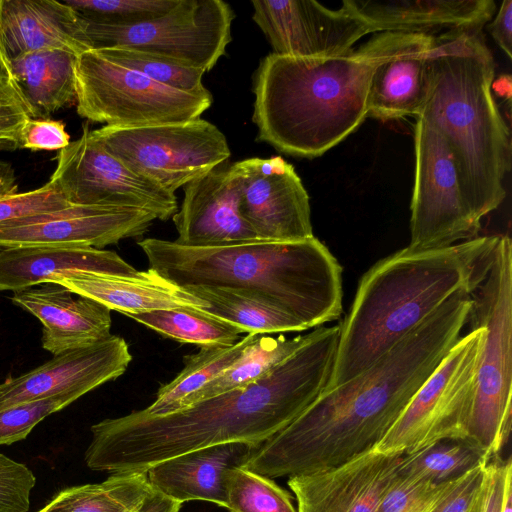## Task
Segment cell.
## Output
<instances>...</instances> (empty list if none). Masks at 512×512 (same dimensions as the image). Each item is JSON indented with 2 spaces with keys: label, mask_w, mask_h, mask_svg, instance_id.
Instances as JSON below:
<instances>
[{
  "label": "cell",
  "mask_w": 512,
  "mask_h": 512,
  "mask_svg": "<svg viewBox=\"0 0 512 512\" xmlns=\"http://www.w3.org/2000/svg\"><path fill=\"white\" fill-rule=\"evenodd\" d=\"M471 300L468 323L483 327L484 333L466 439L492 459L511 430L512 242L508 235H500L489 270Z\"/></svg>",
  "instance_id": "obj_7"
},
{
  "label": "cell",
  "mask_w": 512,
  "mask_h": 512,
  "mask_svg": "<svg viewBox=\"0 0 512 512\" xmlns=\"http://www.w3.org/2000/svg\"><path fill=\"white\" fill-rule=\"evenodd\" d=\"M224 484L230 512H297L285 489L243 465L227 470Z\"/></svg>",
  "instance_id": "obj_34"
},
{
  "label": "cell",
  "mask_w": 512,
  "mask_h": 512,
  "mask_svg": "<svg viewBox=\"0 0 512 512\" xmlns=\"http://www.w3.org/2000/svg\"><path fill=\"white\" fill-rule=\"evenodd\" d=\"M501 512H512V480L506 486Z\"/></svg>",
  "instance_id": "obj_48"
},
{
  "label": "cell",
  "mask_w": 512,
  "mask_h": 512,
  "mask_svg": "<svg viewBox=\"0 0 512 512\" xmlns=\"http://www.w3.org/2000/svg\"><path fill=\"white\" fill-rule=\"evenodd\" d=\"M114 62L133 69L162 85L185 92L206 90L202 83L205 70L158 54L129 48H97Z\"/></svg>",
  "instance_id": "obj_35"
},
{
  "label": "cell",
  "mask_w": 512,
  "mask_h": 512,
  "mask_svg": "<svg viewBox=\"0 0 512 512\" xmlns=\"http://www.w3.org/2000/svg\"><path fill=\"white\" fill-rule=\"evenodd\" d=\"M494 41L508 58L512 56V0H504L493 21L487 26Z\"/></svg>",
  "instance_id": "obj_45"
},
{
  "label": "cell",
  "mask_w": 512,
  "mask_h": 512,
  "mask_svg": "<svg viewBox=\"0 0 512 512\" xmlns=\"http://www.w3.org/2000/svg\"><path fill=\"white\" fill-rule=\"evenodd\" d=\"M488 462L446 484L426 512H469L485 478Z\"/></svg>",
  "instance_id": "obj_42"
},
{
  "label": "cell",
  "mask_w": 512,
  "mask_h": 512,
  "mask_svg": "<svg viewBox=\"0 0 512 512\" xmlns=\"http://www.w3.org/2000/svg\"><path fill=\"white\" fill-rule=\"evenodd\" d=\"M138 245L149 268L179 287L246 292L284 310L308 329L334 321L342 313V267L315 236L205 247L145 238Z\"/></svg>",
  "instance_id": "obj_4"
},
{
  "label": "cell",
  "mask_w": 512,
  "mask_h": 512,
  "mask_svg": "<svg viewBox=\"0 0 512 512\" xmlns=\"http://www.w3.org/2000/svg\"><path fill=\"white\" fill-rule=\"evenodd\" d=\"M71 205L51 181L40 188L0 197V224Z\"/></svg>",
  "instance_id": "obj_39"
},
{
  "label": "cell",
  "mask_w": 512,
  "mask_h": 512,
  "mask_svg": "<svg viewBox=\"0 0 512 512\" xmlns=\"http://www.w3.org/2000/svg\"><path fill=\"white\" fill-rule=\"evenodd\" d=\"M242 218L259 240L290 242L313 237L309 196L282 157L247 158L230 165Z\"/></svg>",
  "instance_id": "obj_14"
},
{
  "label": "cell",
  "mask_w": 512,
  "mask_h": 512,
  "mask_svg": "<svg viewBox=\"0 0 512 512\" xmlns=\"http://www.w3.org/2000/svg\"><path fill=\"white\" fill-rule=\"evenodd\" d=\"M185 289L205 302L203 312L240 328L243 332L275 334L307 330V326L255 295L236 289L213 286H189Z\"/></svg>",
  "instance_id": "obj_29"
},
{
  "label": "cell",
  "mask_w": 512,
  "mask_h": 512,
  "mask_svg": "<svg viewBox=\"0 0 512 512\" xmlns=\"http://www.w3.org/2000/svg\"><path fill=\"white\" fill-rule=\"evenodd\" d=\"M91 133L127 168L170 193L230 157L225 135L201 118L145 126L105 125Z\"/></svg>",
  "instance_id": "obj_9"
},
{
  "label": "cell",
  "mask_w": 512,
  "mask_h": 512,
  "mask_svg": "<svg viewBox=\"0 0 512 512\" xmlns=\"http://www.w3.org/2000/svg\"><path fill=\"white\" fill-rule=\"evenodd\" d=\"M340 325L318 326L260 379L165 415L144 409L91 426L85 463L110 474L146 472L175 456L212 445L255 446L290 424L326 388Z\"/></svg>",
  "instance_id": "obj_1"
},
{
  "label": "cell",
  "mask_w": 512,
  "mask_h": 512,
  "mask_svg": "<svg viewBox=\"0 0 512 512\" xmlns=\"http://www.w3.org/2000/svg\"><path fill=\"white\" fill-rule=\"evenodd\" d=\"M79 272L131 275L117 253L93 247L27 246L0 250V291H19Z\"/></svg>",
  "instance_id": "obj_25"
},
{
  "label": "cell",
  "mask_w": 512,
  "mask_h": 512,
  "mask_svg": "<svg viewBox=\"0 0 512 512\" xmlns=\"http://www.w3.org/2000/svg\"><path fill=\"white\" fill-rule=\"evenodd\" d=\"M77 57L65 50L43 49L10 59V79L31 118L48 119L76 102Z\"/></svg>",
  "instance_id": "obj_28"
},
{
  "label": "cell",
  "mask_w": 512,
  "mask_h": 512,
  "mask_svg": "<svg viewBox=\"0 0 512 512\" xmlns=\"http://www.w3.org/2000/svg\"><path fill=\"white\" fill-rule=\"evenodd\" d=\"M306 336L288 339L283 335L260 334L231 366L188 397L181 408L260 379L297 350Z\"/></svg>",
  "instance_id": "obj_31"
},
{
  "label": "cell",
  "mask_w": 512,
  "mask_h": 512,
  "mask_svg": "<svg viewBox=\"0 0 512 512\" xmlns=\"http://www.w3.org/2000/svg\"><path fill=\"white\" fill-rule=\"evenodd\" d=\"M260 334L248 333L230 346H202L183 358L184 367L157 391L155 400L145 408L150 415H165L181 408L183 402L231 366Z\"/></svg>",
  "instance_id": "obj_30"
},
{
  "label": "cell",
  "mask_w": 512,
  "mask_h": 512,
  "mask_svg": "<svg viewBox=\"0 0 512 512\" xmlns=\"http://www.w3.org/2000/svg\"><path fill=\"white\" fill-rule=\"evenodd\" d=\"M484 329L471 325L413 396L375 449L409 454L444 439H466Z\"/></svg>",
  "instance_id": "obj_10"
},
{
  "label": "cell",
  "mask_w": 512,
  "mask_h": 512,
  "mask_svg": "<svg viewBox=\"0 0 512 512\" xmlns=\"http://www.w3.org/2000/svg\"><path fill=\"white\" fill-rule=\"evenodd\" d=\"M511 76L510 75H500L497 78H494L491 90H493L499 97H504L509 102L511 100Z\"/></svg>",
  "instance_id": "obj_47"
},
{
  "label": "cell",
  "mask_w": 512,
  "mask_h": 512,
  "mask_svg": "<svg viewBox=\"0 0 512 512\" xmlns=\"http://www.w3.org/2000/svg\"><path fill=\"white\" fill-rule=\"evenodd\" d=\"M52 283H58L125 316L175 309L203 312L207 306L185 288L150 268L131 275L79 272Z\"/></svg>",
  "instance_id": "obj_24"
},
{
  "label": "cell",
  "mask_w": 512,
  "mask_h": 512,
  "mask_svg": "<svg viewBox=\"0 0 512 512\" xmlns=\"http://www.w3.org/2000/svg\"><path fill=\"white\" fill-rule=\"evenodd\" d=\"M472 300L460 291L362 373L318 397L257 445L244 467L278 478L338 466L382 440L444 360L468 323Z\"/></svg>",
  "instance_id": "obj_2"
},
{
  "label": "cell",
  "mask_w": 512,
  "mask_h": 512,
  "mask_svg": "<svg viewBox=\"0 0 512 512\" xmlns=\"http://www.w3.org/2000/svg\"><path fill=\"white\" fill-rule=\"evenodd\" d=\"M18 192L17 177L12 165L0 160V197Z\"/></svg>",
  "instance_id": "obj_46"
},
{
  "label": "cell",
  "mask_w": 512,
  "mask_h": 512,
  "mask_svg": "<svg viewBox=\"0 0 512 512\" xmlns=\"http://www.w3.org/2000/svg\"><path fill=\"white\" fill-rule=\"evenodd\" d=\"M29 118V111L15 85L0 70V151L20 148L22 128Z\"/></svg>",
  "instance_id": "obj_41"
},
{
  "label": "cell",
  "mask_w": 512,
  "mask_h": 512,
  "mask_svg": "<svg viewBox=\"0 0 512 512\" xmlns=\"http://www.w3.org/2000/svg\"><path fill=\"white\" fill-rule=\"evenodd\" d=\"M11 301L41 322L42 347L53 355L111 335L110 309L58 283L13 292Z\"/></svg>",
  "instance_id": "obj_21"
},
{
  "label": "cell",
  "mask_w": 512,
  "mask_h": 512,
  "mask_svg": "<svg viewBox=\"0 0 512 512\" xmlns=\"http://www.w3.org/2000/svg\"><path fill=\"white\" fill-rule=\"evenodd\" d=\"M81 396L79 393H67L1 408L0 445L25 439L45 417L72 404Z\"/></svg>",
  "instance_id": "obj_37"
},
{
  "label": "cell",
  "mask_w": 512,
  "mask_h": 512,
  "mask_svg": "<svg viewBox=\"0 0 512 512\" xmlns=\"http://www.w3.org/2000/svg\"><path fill=\"white\" fill-rule=\"evenodd\" d=\"M512 480V462L509 457L502 460L497 456L486 466L484 482L469 512H501L506 486Z\"/></svg>",
  "instance_id": "obj_43"
},
{
  "label": "cell",
  "mask_w": 512,
  "mask_h": 512,
  "mask_svg": "<svg viewBox=\"0 0 512 512\" xmlns=\"http://www.w3.org/2000/svg\"><path fill=\"white\" fill-rule=\"evenodd\" d=\"M379 59L373 37L338 56L268 54L253 78L257 139L287 155L321 156L367 118Z\"/></svg>",
  "instance_id": "obj_5"
},
{
  "label": "cell",
  "mask_w": 512,
  "mask_h": 512,
  "mask_svg": "<svg viewBox=\"0 0 512 512\" xmlns=\"http://www.w3.org/2000/svg\"><path fill=\"white\" fill-rule=\"evenodd\" d=\"M489 460L467 439H444L403 454L398 474L436 484L448 483Z\"/></svg>",
  "instance_id": "obj_32"
},
{
  "label": "cell",
  "mask_w": 512,
  "mask_h": 512,
  "mask_svg": "<svg viewBox=\"0 0 512 512\" xmlns=\"http://www.w3.org/2000/svg\"><path fill=\"white\" fill-rule=\"evenodd\" d=\"M415 175L408 247L442 248L479 236L482 218L475 210L459 167L443 136L417 119Z\"/></svg>",
  "instance_id": "obj_12"
},
{
  "label": "cell",
  "mask_w": 512,
  "mask_h": 512,
  "mask_svg": "<svg viewBox=\"0 0 512 512\" xmlns=\"http://www.w3.org/2000/svg\"><path fill=\"white\" fill-rule=\"evenodd\" d=\"M35 483L25 464L0 453V512H28Z\"/></svg>",
  "instance_id": "obj_40"
},
{
  "label": "cell",
  "mask_w": 512,
  "mask_h": 512,
  "mask_svg": "<svg viewBox=\"0 0 512 512\" xmlns=\"http://www.w3.org/2000/svg\"><path fill=\"white\" fill-rule=\"evenodd\" d=\"M184 246L205 247L259 240L242 218L238 184L229 167H215L184 186V199L172 217Z\"/></svg>",
  "instance_id": "obj_20"
},
{
  "label": "cell",
  "mask_w": 512,
  "mask_h": 512,
  "mask_svg": "<svg viewBox=\"0 0 512 512\" xmlns=\"http://www.w3.org/2000/svg\"><path fill=\"white\" fill-rule=\"evenodd\" d=\"M234 17L223 0H179L167 13L134 24L82 20L92 49L129 47L208 72L226 54Z\"/></svg>",
  "instance_id": "obj_11"
},
{
  "label": "cell",
  "mask_w": 512,
  "mask_h": 512,
  "mask_svg": "<svg viewBox=\"0 0 512 512\" xmlns=\"http://www.w3.org/2000/svg\"><path fill=\"white\" fill-rule=\"evenodd\" d=\"M499 238L478 236L424 250L407 246L375 263L340 324L325 389L362 373L454 294L472 293L489 270Z\"/></svg>",
  "instance_id": "obj_3"
},
{
  "label": "cell",
  "mask_w": 512,
  "mask_h": 512,
  "mask_svg": "<svg viewBox=\"0 0 512 512\" xmlns=\"http://www.w3.org/2000/svg\"><path fill=\"white\" fill-rule=\"evenodd\" d=\"M372 37L380 59L370 81L367 117H417L427 94L429 56L436 37L403 31L377 32Z\"/></svg>",
  "instance_id": "obj_19"
},
{
  "label": "cell",
  "mask_w": 512,
  "mask_h": 512,
  "mask_svg": "<svg viewBox=\"0 0 512 512\" xmlns=\"http://www.w3.org/2000/svg\"><path fill=\"white\" fill-rule=\"evenodd\" d=\"M342 7L370 33H427L482 29L495 13L493 0H344Z\"/></svg>",
  "instance_id": "obj_23"
},
{
  "label": "cell",
  "mask_w": 512,
  "mask_h": 512,
  "mask_svg": "<svg viewBox=\"0 0 512 512\" xmlns=\"http://www.w3.org/2000/svg\"><path fill=\"white\" fill-rule=\"evenodd\" d=\"M181 506L158 491L146 472H121L63 489L37 512H180Z\"/></svg>",
  "instance_id": "obj_27"
},
{
  "label": "cell",
  "mask_w": 512,
  "mask_h": 512,
  "mask_svg": "<svg viewBox=\"0 0 512 512\" xmlns=\"http://www.w3.org/2000/svg\"><path fill=\"white\" fill-rule=\"evenodd\" d=\"M446 484L401 476L397 472L374 512H426Z\"/></svg>",
  "instance_id": "obj_38"
},
{
  "label": "cell",
  "mask_w": 512,
  "mask_h": 512,
  "mask_svg": "<svg viewBox=\"0 0 512 512\" xmlns=\"http://www.w3.org/2000/svg\"><path fill=\"white\" fill-rule=\"evenodd\" d=\"M77 113L107 126L180 123L200 118L212 104L209 90L185 92L120 65L99 49L77 57Z\"/></svg>",
  "instance_id": "obj_8"
},
{
  "label": "cell",
  "mask_w": 512,
  "mask_h": 512,
  "mask_svg": "<svg viewBox=\"0 0 512 512\" xmlns=\"http://www.w3.org/2000/svg\"><path fill=\"white\" fill-rule=\"evenodd\" d=\"M132 360L120 336L70 349L20 376L0 383V409L67 393L82 396L121 376Z\"/></svg>",
  "instance_id": "obj_17"
},
{
  "label": "cell",
  "mask_w": 512,
  "mask_h": 512,
  "mask_svg": "<svg viewBox=\"0 0 512 512\" xmlns=\"http://www.w3.org/2000/svg\"><path fill=\"white\" fill-rule=\"evenodd\" d=\"M50 181L72 205L140 209L162 221L178 210L175 193L127 168L87 126L78 139L59 150Z\"/></svg>",
  "instance_id": "obj_13"
},
{
  "label": "cell",
  "mask_w": 512,
  "mask_h": 512,
  "mask_svg": "<svg viewBox=\"0 0 512 512\" xmlns=\"http://www.w3.org/2000/svg\"><path fill=\"white\" fill-rule=\"evenodd\" d=\"M402 456L372 448L338 466L288 477L297 512H374Z\"/></svg>",
  "instance_id": "obj_18"
},
{
  "label": "cell",
  "mask_w": 512,
  "mask_h": 512,
  "mask_svg": "<svg viewBox=\"0 0 512 512\" xmlns=\"http://www.w3.org/2000/svg\"><path fill=\"white\" fill-rule=\"evenodd\" d=\"M156 218L143 210L69 205L0 224V250L27 246L103 248L145 234Z\"/></svg>",
  "instance_id": "obj_15"
},
{
  "label": "cell",
  "mask_w": 512,
  "mask_h": 512,
  "mask_svg": "<svg viewBox=\"0 0 512 512\" xmlns=\"http://www.w3.org/2000/svg\"><path fill=\"white\" fill-rule=\"evenodd\" d=\"M78 14L90 21L129 25L159 17L179 0H64Z\"/></svg>",
  "instance_id": "obj_36"
},
{
  "label": "cell",
  "mask_w": 512,
  "mask_h": 512,
  "mask_svg": "<svg viewBox=\"0 0 512 512\" xmlns=\"http://www.w3.org/2000/svg\"><path fill=\"white\" fill-rule=\"evenodd\" d=\"M253 21L273 53L330 57L353 50L368 27L343 7L331 10L314 0H253Z\"/></svg>",
  "instance_id": "obj_16"
},
{
  "label": "cell",
  "mask_w": 512,
  "mask_h": 512,
  "mask_svg": "<svg viewBox=\"0 0 512 512\" xmlns=\"http://www.w3.org/2000/svg\"><path fill=\"white\" fill-rule=\"evenodd\" d=\"M494 78L495 62L482 29L450 30L436 37L417 115L447 141L481 218L503 202V181L511 168L510 130L492 95Z\"/></svg>",
  "instance_id": "obj_6"
},
{
  "label": "cell",
  "mask_w": 512,
  "mask_h": 512,
  "mask_svg": "<svg viewBox=\"0 0 512 512\" xmlns=\"http://www.w3.org/2000/svg\"><path fill=\"white\" fill-rule=\"evenodd\" d=\"M0 41L7 58L43 49L79 56L92 49L82 17L63 1L1 0Z\"/></svg>",
  "instance_id": "obj_22"
},
{
  "label": "cell",
  "mask_w": 512,
  "mask_h": 512,
  "mask_svg": "<svg viewBox=\"0 0 512 512\" xmlns=\"http://www.w3.org/2000/svg\"><path fill=\"white\" fill-rule=\"evenodd\" d=\"M127 317L158 334L182 343L202 346H230L244 333L240 328L203 312L156 310Z\"/></svg>",
  "instance_id": "obj_33"
},
{
  "label": "cell",
  "mask_w": 512,
  "mask_h": 512,
  "mask_svg": "<svg viewBox=\"0 0 512 512\" xmlns=\"http://www.w3.org/2000/svg\"><path fill=\"white\" fill-rule=\"evenodd\" d=\"M254 447L228 442L199 448L162 461L146 473L158 491L180 504L202 500L226 508L224 474L244 465Z\"/></svg>",
  "instance_id": "obj_26"
},
{
  "label": "cell",
  "mask_w": 512,
  "mask_h": 512,
  "mask_svg": "<svg viewBox=\"0 0 512 512\" xmlns=\"http://www.w3.org/2000/svg\"><path fill=\"white\" fill-rule=\"evenodd\" d=\"M70 143V135L62 121L29 118L21 132L20 148L39 150H61Z\"/></svg>",
  "instance_id": "obj_44"
},
{
  "label": "cell",
  "mask_w": 512,
  "mask_h": 512,
  "mask_svg": "<svg viewBox=\"0 0 512 512\" xmlns=\"http://www.w3.org/2000/svg\"><path fill=\"white\" fill-rule=\"evenodd\" d=\"M0 9H1V0H0ZM10 61L5 55L1 41H0V70H2L4 73H6L10 78Z\"/></svg>",
  "instance_id": "obj_49"
}]
</instances>
